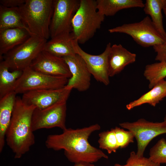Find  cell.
<instances>
[{
    "label": "cell",
    "instance_id": "cell-1",
    "mask_svg": "<svg viewBox=\"0 0 166 166\" xmlns=\"http://www.w3.org/2000/svg\"><path fill=\"white\" fill-rule=\"evenodd\" d=\"M100 129L97 124L75 129L67 128L61 134L48 135L45 146L55 151L64 150L65 156L71 162L84 161L93 164L101 158H108L103 151L88 141L91 134Z\"/></svg>",
    "mask_w": 166,
    "mask_h": 166
},
{
    "label": "cell",
    "instance_id": "cell-2",
    "mask_svg": "<svg viewBox=\"0 0 166 166\" xmlns=\"http://www.w3.org/2000/svg\"><path fill=\"white\" fill-rule=\"evenodd\" d=\"M35 108L34 106L25 104L21 97L17 96L5 136L7 144L15 159L21 158L35 143L32 119Z\"/></svg>",
    "mask_w": 166,
    "mask_h": 166
},
{
    "label": "cell",
    "instance_id": "cell-3",
    "mask_svg": "<svg viewBox=\"0 0 166 166\" xmlns=\"http://www.w3.org/2000/svg\"><path fill=\"white\" fill-rule=\"evenodd\" d=\"M53 0H26L18 9L24 23L31 35L47 40L53 12Z\"/></svg>",
    "mask_w": 166,
    "mask_h": 166
},
{
    "label": "cell",
    "instance_id": "cell-4",
    "mask_svg": "<svg viewBox=\"0 0 166 166\" xmlns=\"http://www.w3.org/2000/svg\"><path fill=\"white\" fill-rule=\"evenodd\" d=\"M105 17L98 11L96 0H80L72 21V33L75 40L85 43L99 29Z\"/></svg>",
    "mask_w": 166,
    "mask_h": 166
},
{
    "label": "cell",
    "instance_id": "cell-5",
    "mask_svg": "<svg viewBox=\"0 0 166 166\" xmlns=\"http://www.w3.org/2000/svg\"><path fill=\"white\" fill-rule=\"evenodd\" d=\"M47 40L31 35L22 43L3 55L0 58L12 71H23L30 67L34 60L43 50Z\"/></svg>",
    "mask_w": 166,
    "mask_h": 166
},
{
    "label": "cell",
    "instance_id": "cell-6",
    "mask_svg": "<svg viewBox=\"0 0 166 166\" xmlns=\"http://www.w3.org/2000/svg\"><path fill=\"white\" fill-rule=\"evenodd\" d=\"M108 31L111 33L127 34L137 44L144 47L161 45L165 41L156 30L148 16L139 22L124 24L110 29Z\"/></svg>",
    "mask_w": 166,
    "mask_h": 166
},
{
    "label": "cell",
    "instance_id": "cell-7",
    "mask_svg": "<svg viewBox=\"0 0 166 166\" xmlns=\"http://www.w3.org/2000/svg\"><path fill=\"white\" fill-rule=\"evenodd\" d=\"M68 79L63 77L48 75L29 67L23 71L17 81L14 91L17 94H23L33 91L61 88L66 85Z\"/></svg>",
    "mask_w": 166,
    "mask_h": 166
},
{
    "label": "cell",
    "instance_id": "cell-8",
    "mask_svg": "<svg viewBox=\"0 0 166 166\" xmlns=\"http://www.w3.org/2000/svg\"><path fill=\"white\" fill-rule=\"evenodd\" d=\"M122 128L130 131L133 134L137 143L136 154L143 156L146 147L154 138L166 133V123L153 122L143 118L133 122H124L119 124Z\"/></svg>",
    "mask_w": 166,
    "mask_h": 166
},
{
    "label": "cell",
    "instance_id": "cell-9",
    "mask_svg": "<svg viewBox=\"0 0 166 166\" xmlns=\"http://www.w3.org/2000/svg\"><path fill=\"white\" fill-rule=\"evenodd\" d=\"M80 3L79 0H53V12L49 27L51 38L72 32V21Z\"/></svg>",
    "mask_w": 166,
    "mask_h": 166
},
{
    "label": "cell",
    "instance_id": "cell-10",
    "mask_svg": "<svg viewBox=\"0 0 166 166\" xmlns=\"http://www.w3.org/2000/svg\"><path fill=\"white\" fill-rule=\"evenodd\" d=\"M66 102L42 109L35 108L32 119L33 131L56 127L61 128L63 131L66 129Z\"/></svg>",
    "mask_w": 166,
    "mask_h": 166
},
{
    "label": "cell",
    "instance_id": "cell-11",
    "mask_svg": "<svg viewBox=\"0 0 166 166\" xmlns=\"http://www.w3.org/2000/svg\"><path fill=\"white\" fill-rule=\"evenodd\" d=\"M111 46V43H109L103 53L99 55H93L84 51L76 40L74 44L75 53L83 59L92 75L96 81L105 85H108L110 83L108 57Z\"/></svg>",
    "mask_w": 166,
    "mask_h": 166
},
{
    "label": "cell",
    "instance_id": "cell-12",
    "mask_svg": "<svg viewBox=\"0 0 166 166\" xmlns=\"http://www.w3.org/2000/svg\"><path fill=\"white\" fill-rule=\"evenodd\" d=\"M72 89L65 86L60 89L33 91L22 94L21 98L25 104L42 109L66 102Z\"/></svg>",
    "mask_w": 166,
    "mask_h": 166
},
{
    "label": "cell",
    "instance_id": "cell-13",
    "mask_svg": "<svg viewBox=\"0 0 166 166\" xmlns=\"http://www.w3.org/2000/svg\"><path fill=\"white\" fill-rule=\"evenodd\" d=\"M30 67L34 70L51 76L68 79L71 77L69 67L62 57L43 50L34 60Z\"/></svg>",
    "mask_w": 166,
    "mask_h": 166
},
{
    "label": "cell",
    "instance_id": "cell-14",
    "mask_svg": "<svg viewBox=\"0 0 166 166\" xmlns=\"http://www.w3.org/2000/svg\"><path fill=\"white\" fill-rule=\"evenodd\" d=\"M63 58L71 74L66 86L80 92L87 90L90 85L92 74L83 59L77 54Z\"/></svg>",
    "mask_w": 166,
    "mask_h": 166
},
{
    "label": "cell",
    "instance_id": "cell-15",
    "mask_svg": "<svg viewBox=\"0 0 166 166\" xmlns=\"http://www.w3.org/2000/svg\"><path fill=\"white\" fill-rule=\"evenodd\" d=\"M136 55L121 44L111 45L108 57L109 74L113 77L120 73L128 65L134 62Z\"/></svg>",
    "mask_w": 166,
    "mask_h": 166
},
{
    "label": "cell",
    "instance_id": "cell-16",
    "mask_svg": "<svg viewBox=\"0 0 166 166\" xmlns=\"http://www.w3.org/2000/svg\"><path fill=\"white\" fill-rule=\"evenodd\" d=\"M75 40L72 32L62 33L47 41L43 50L60 57L74 55Z\"/></svg>",
    "mask_w": 166,
    "mask_h": 166
},
{
    "label": "cell",
    "instance_id": "cell-17",
    "mask_svg": "<svg viewBox=\"0 0 166 166\" xmlns=\"http://www.w3.org/2000/svg\"><path fill=\"white\" fill-rule=\"evenodd\" d=\"M13 91L0 99V152L4 146L6 134L10 124L17 97Z\"/></svg>",
    "mask_w": 166,
    "mask_h": 166
},
{
    "label": "cell",
    "instance_id": "cell-18",
    "mask_svg": "<svg viewBox=\"0 0 166 166\" xmlns=\"http://www.w3.org/2000/svg\"><path fill=\"white\" fill-rule=\"evenodd\" d=\"M31 35L24 29L10 28L0 31V59L24 42Z\"/></svg>",
    "mask_w": 166,
    "mask_h": 166
},
{
    "label": "cell",
    "instance_id": "cell-19",
    "mask_svg": "<svg viewBox=\"0 0 166 166\" xmlns=\"http://www.w3.org/2000/svg\"><path fill=\"white\" fill-rule=\"evenodd\" d=\"M98 11L105 17L114 15L120 10L132 8H144L141 0H97Z\"/></svg>",
    "mask_w": 166,
    "mask_h": 166
},
{
    "label": "cell",
    "instance_id": "cell-20",
    "mask_svg": "<svg viewBox=\"0 0 166 166\" xmlns=\"http://www.w3.org/2000/svg\"><path fill=\"white\" fill-rule=\"evenodd\" d=\"M151 89L137 99L127 105V109L130 110L145 104L155 107L166 97V80H161Z\"/></svg>",
    "mask_w": 166,
    "mask_h": 166
},
{
    "label": "cell",
    "instance_id": "cell-21",
    "mask_svg": "<svg viewBox=\"0 0 166 166\" xmlns=\"http://www.w3.org/2000/svg\"><path fill=\"white\" fill-rule=\"evenodd\" d=\"M10 28L24 29L30 33L24 23L18 7L7 8L0 5V31Z\"/></svg>",
    "mask_w": 166,
    "mask_h": 166
},
{
    "label": "cell",
    "instance_id": "cell-22",
    "mask_svg": "<svg viewBox=\"0 0 166 166\" xmlns=\"http://www.w3.org/2000/svg\"><path fill=\"white\" fill-rule=\"evenodd\" d=\"M164 0H146L144 11L146 14L150 16L156 29L166 40V32L163 26L162 13V10L164 9Z\"/></svg>",
    "mask_w": 166,
    "mask_h": 166
},
{
    "label": "cell",
    "instance_id": "cell-23",
    "mask_svg": "<svg viewBox=\"0 0 166 166\" xmlns=\"http://www.w3.org/2000/svg\"><path fill=\"white\" fill-rule=\"evenodd\" d=\"M23 71L10 72L2 61L0 63V99L14 91L17 81L21 76Z\"/></svg>",
    "mask_w": 166,
    "mask_h": 166
},
{
    "label": "cell",
    "instance_id": "cell-24",
    "mask_svg": "<svg viewBox=\"0 0 166 166\" xmlns=\"http://www.w3.org/2000/svg\"><path fill=\"white\" fill-rule=\"evenodd\" d=\"M144 75L149 81V88L152 89L158 82L166 78V62L147 65Z\"/></svg>",
    "mask_w": 166,
    "mask_h": 166
},
{
    "label": "cell",
    "instance_id": "cell-25",
    "mask_svg": "<svg viewBox=\"0 0 166 166\" xmlns=\"http://www.w3.org/2000/svg\"><path fill=\"white\" fill-rule=\"evenodd\" d=\"M99 148L106 150L109 154L115 152L119 148L113 128L99 134Z\"/></svg>",
    "mask_w": 166,
    "mask_h": 166
},
{
    "label": "cell",
    "instance_id": "cell-26",
    "mask_svg": "<svg viewBox=\"0 0 166 166\" xmlns=\"http://www.w3.org/2000/svg\"><path fill=\"white\" fill-rule=\"evenodd\" d=\"M149 158L159 164H166V140L164 138L159 140L150 149Z\"/></svg>",
    "mask_w": 166,
    "mask_h": 166
},
{
    "label": "cell",
    "instance_id": "cell-27",
    "mask_svg": "<svg viewBox=\"0 0 166 166\" xmlns=\"http://www.w3.org/2000/svg\"><path fill=\"white\" fill-rule=\"evenodd\" d=\"M160 164L151 160L149 158L138 156L134 151L131 152L124 165L116 164L114 166H160Z\"/></svg>",
    "mask_w": 166,
    "mask_h": 166
},
{
    "label": "cell",
    "instance_id": "cell-28",
    "mask_svg": "<svg viewBox=\"0 0 166 166\" xmlns=\"http://www.w3.org/2000/svg\"><path fill=\"white\" fill-rule=\"evenodd\" d=\"M119 148H124L134 142V137L130 131L117 127L113 128Z\"/></svg>",
    "mask_w": 166,
    "mask_h": 166
},
{
    "label": "cell",
    "instance_id": "cell-29",
    "mask_svg": "<svg viewBox=\"0 0 166 166\" xmlns=\"http://www.w3.org/2000/svg\"><path fill=\"white\" fill-rule=\"evenodd\" d=\"M163 10L166 18V9L164 8ZM153 47L156 53L155 60L160 62H166V39L163 44Z\"/></svg>",
    "mask_w": 166,
    "mask_h": 166
},
{
    "label": "cell",
    "instance_id": "cell-30",
    "mask_svg": "<svg viewBox=\"0 0 166 166\" xmlns=\"http://www.w3.org/2000/svg\"><path fill=\"white\" fill-rule=\"evenodd\" d=\"M26 0H0V5L7 8L19 7L25 2Z\"/></svg>",
    "mask_w": 166,
    "mask_h": 166
},
{
    "label": "cell",
    "instance_id": "cell-31",
    "mask_svg": "<svg viewBox=\"0 0 166 166\" xmlns=\"http://www.w3.org/2000/svg\"><path fill=\"white\" fill-rule=\"evenodd\" d=\"M74 166H95L93 163L84 161L79 162L75 163Z\"/></svg>",
    "mask_w": 166,
    "mask_h": 166
},
{
    "label": "cell",
    "instance_id": "cell-32",
    "mask_svg": "<svg viewBox=\"0 0 166 166\" xmlns=\"http://www.w3.org/2000/svg\"><path fill=\"white\" fill-rule=\"evenodd\" d=\"M164 8L166 9V0H164Z\"/></svg>",
    "mask_w": 166,
    "mask_h": 166
},
{
    "label": "cell",
    "instance_id": "cell-33",
    "mask_svg": "<svg viewBox=\"0 0 166 166\" xmlns=\"http://www.w3.org/2000/svg\"><path fill=\"white\" fill-rule=\"evenodd\" d=\"M164 121L166 123V113L165 116V117L164 118Z\"/></svg>",
    "mask_w": 166,
    "mask_h": 166
},
{
    "label": "cell",
    "instance_id": "cell-34",
    "mask_svg": "<svg viewBox=\"0 0 166 166\" xmlns=\"http://www.w3.org/2000/svg\"><path fill=\"white\" fill-rule=\"evenodd\" d=\"M165 80H166V79H165Z\"/></svg>",
    "mask_w": 166,
    "mask_h": 166
}]
</instances>
